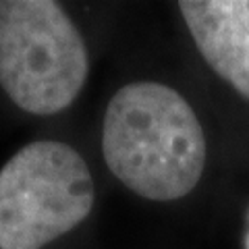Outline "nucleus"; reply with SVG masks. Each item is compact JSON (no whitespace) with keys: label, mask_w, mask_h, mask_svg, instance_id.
Returning a JSON list of instances; mask_svg holds the SVG:
<instances>
[{"label":"nucleus","mask_w":249,"mask_h":249,"mask_svg":"<svg viewBox=\"0 0 249 249\" xmlns=\"http://www.w3.org/2000/svg\"><path fill=\"white\" fill-rule=\"evenodd\" d=\"M245 249H249V216H247V231H245Z\"/></svg>","instance_id":"39448f33"},{"label":"nucleus","mask_w":249,"mask_h":249,"mask_svg":"<svg viewBox=\"0 0 249 249\" xmlns=\"http://www.w3.org/2000/svg\"><path fill=\"white\" fill-rule=\"evenodd\" d=\"M96 189L62 142H34L0 170V249H42L89 216Z\"/></svg>","instance_id":"7ed1b4c3"},{"label":"nucleus","mask_w":249,"mask_h":249,"mask_svg":"<svg viewBox=\"0 0 249 249\" xmlns=\"http://www.w3.org/2000/svg\"><path fill=\"white\" fill-rule=\"evenodd\" d=\"M206 62L249 100V0L178 2Z\"/></svg>","instance_id":"20e7f679"},{"label":"nucleus","mask_w":249,"mask_h":249,"mask_svg":"<svg viewBox=\"0 0 249 249\" xmlns=\"http://www.w3.org/2000/svg\"><path fill=\"white\" fill-rule=\"evenodd\" d=\"M89 71L83 37L54 0H0V85L21 110L50 116L79 96Z\"/></svg>","instance_id":"f03ea898"},{"label":"nucleus","mask_w":249,"mask_h":249,"mask_svg":"<svg viewBox=\"0 0 249 249\" xmlns=\"http://www.w3.org/2000/svg\"><path fill=\"white\" fill-rule=\"evenodd\" d=\"M110 173L137 196L175 201L196 189L206 168V135L177 89L135 81L114 93L102 124Z\"/></svg>","instance_id":"f257e3e1"}]
</instances>
